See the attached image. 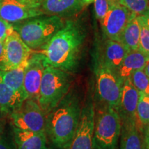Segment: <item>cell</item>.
<instances>
[{
  "instance_id": "obj_10",
  "label": "cell",
  "mask_w": 149,
  "mask_h": 149,
  "mask_svg": "<svg viewBox=\"0 0 149 149\" xmlns=\"http://www.w3.org/2000/svg\"><path fill=\"white\" fill-rule=\"evenodd\" d=\"M42 15L34 0H0V17L11 24Z\"/></svg>"
},
{
  "instance_id": "obj_12",
  "label": "cell",
  "mask_w": 149,
  "mask_h": 149,
  "mask_svg": "<svg viewBox=\"0 0 149 149\" xmlns=\"http://www.w3.org/2000/svg\"><path fill=\"white\" fill-rule=\"evenodd\" d=\"M46 66L42 54L33 51L28 59L24 71V88L28 98L37 101L38 100L43 73Z\"/></svg>"
},
{
  "instance_id": "obj_14",
  "label": "cell",
  "mask_w": 149,
  "mask_h": 149,
  "mask_svg": "<svg viewBox=\"0 0 149 149\" xmlns=\"http://www.w3.org/2000/svg\"><path fill=\"white\" fill-rule=\"evenodd\" d=\"M84 0H44L40 9L44 15L66 17L74 15L84 8Z\"/></svg>"
},
{
  "instance_id": "obj_33",
  "label": "cell",
  "mask_w": 149,
  "mask_h": 149,
  "mask_svg": "<svg viewBox=\"0 0 149 149\" xmlns=\"http://www.w3.org/2000/svg\"><path fill=\"white\" fill-rule=\"evenodd\" d=\"M3 128H4V126H3V122H1V121H0V132H1V130H2Z\"/></svg>"
},
{
  "instance_id": "obj_32",
  "label": "cell",
  "mask_w": 149,
  "mask_h": 149,
  "mask_svg": "<svg viewBox=\"0 0 149 149\" xmlns=\"http://www.w3.org/2000/svg\"><path fill=\"white\" fill-rule=\"evenodd\" d=\"M3 51V42H0V59H1V57H2Z\"/></svg>"
},
{
  "instance_id": "obj_13",
  "label": "cell",
  "mask_w": 149,
  "mask_h": 149,
  "mask_svg": "<svg viewBox=\"0 0 149 149\" xmlns=\"http://www.w3.org/2000/svg\"><path fill=\"white\" fill-rule=\"evenodd\" d=\"M128 52L120 42L104 37L96 58L118 72L120 65Z\"/></svg>"
},
{
  "instance_id": "obj_22",
  "label": "cell",
  "mask_w": 149,
  "mask_h": 149,
  "mask_svg": "<svg viewBox=\"0 0 149 149\" xmlns=\"http://www.w3.org/2000/svg\"><path fill=\"white\" fill-rule=\"evenodd\" d=\"M135 117L138 128L149 125V95L139 92Z\"/></svg>"
},
{
  "instance_id": "obj_21",
  "label": "cell",
  "mask_w": 149,
  "mask_h": 149,
  "mask_svg": "<svg viewBox=\"0 0 149 149\" xmlns=\"http://www.w3.org/2000/svg\"><path fill=\"white\" fill-rule=\"evenodd\" d=\"M139 36H140V24L138 15L132 19L123 30L118 42L122 44L128 51L138 50Z\"/></svg>"
},
{
  "instance_id": "obj_28",
  "label": "cell",
  "mask_w": 149,
  "mask_h": 149,
  "mask_svg": "<svg viewBox=\"0 0 149 149\" xmlns=\"http://www.w3.org/2000/svg\"><path fill=\"white\" fill-rule=\"evenodd\" d=\"M13 31L12 24L0 17V42L4 41L8 35Z\"/></svg>"
},
{
  "instance_id": "obj_3",
  "label": "cell",
  "mask_w": 149,
  "mask_h": 149,
  "mask_svg": "<svg viewBox=\"0 0 149 149\" xmlns=\"http://www.w3.org/2000/svg\"><path fill=\"white\" fill-rule=\"evenodd\" d=\"M66 20L56 15H42L12 24L13 29L33 51H39L64 26Z\"/></svg>"
},
{
  "instance_id": "obj_2",
  "label": "cell",
  "mask_w": 149,
  "mask_h": 149,
  "mask_svg": "<svg viewBox=\"0 0 149 149\" xmlns=\"http://www.w3.org/2000/svg\"><path fill=\"white\" fill-rule=\"evenodd\" d=\"M81 105L79 97L70 91L46 115L45 133L56 149H69L79 124Z\"/></svg>"
},
{
  "instance_id": "obj_17",
  "label": "cell",
  "mask_w": 149,
  "mask_h": 149,
  "mask_svg": "<svg viewBox=\"0 0 149 149\" xmlns=\"http://www.w3.org/2000/svg\"><path fill=\"white\" fill-rule=\"evenodd\" d=\"M120 149H144L136 120H122Z\"/></svg>"
},
{
  "instance_id": "obj_19",
  "label": "cell",
  "mask_w": 149,
  "mask_h": 149,
  "mask_svg": "<svg viewBox=\"0 0 149 149\" xmlns=\"http://www.w3.org/2000/svg\"><path fill=\"white\" fill-rule=\"evenodd\" d=\"M25 101L6 84L0 76V114L9 116Z\"/></svg>"
},
{
  "instance_id": "obj_26",
  "label": "cell",
  "mask_w": 149,
  "mask_h": 149,
  "mask_svg": "<svg viewBox=\"0 0 149 149\" xmlns=\"http://www.w3.org/2000/svg\"><path fill=\"white\" fill-rule=\"evenodd\" d=\"M96 18L100 23L107 15L108 11L113 3H117L115 0H93Z\"/></svg>"
},
{
  "instance_id": "obj_29",
  "label": "cell",
  "mask_w": 149,
  "mask_h": 149,
  "mask_svg": "<svg viewBox=\"0 0 149 149\" xmlns=\"http://www.w3.org/2000/svg\"><path fill=\"white\" fill-rule=\"evenodd\" d=\"M139 16L140 17V18L142 19V21L144 22V24H146L147 28H148L149 30V8Z\"/></svg>"
},
{
  "instance_id": "obj_9",
  "label": "cell",
  "mask_w": 149,
  "mask_h": 149,
  "mask_svg": "<svg viewBox=\"0 0 149 149\" xmlns=\"http://www.w3.org/2000/svg\"><path fill=\"white\" fill-rule=\"evenodd\" d=\"M95 117V111L90 95L81 107L79 124L69 149H95L93 144Z\"/></svg>"
},
{
  "instance_id": "obj_27",
  "label": "cell",
  "mask_w": 149,
  "mask_h": 149,
  "mask_svg": "<svg viewBox=\"0 0 149 149\" xmlns=\"http://www.w3.org/2000/svg\"><path fill=\"white\" fill-rule=\"evenodd\" d=\"M0 149H17L12 135H6L4 128L0 132Z\"/></svg>"
},
{
  "instance_id": "obj_31",
  "label": "cell",
  "mask_w": 149,
  "mask_h": 149,
  "mask_svg": "<svg viewBox=\"0 0 149 149\" xmlns=\"http://www.w3.org/2000/svg\"><path fill=\"white\" fill-rule=\"evenodd\" d=\"M144 71L146 74V75L149 77V60L147 61L146 65H145L144 68Z\"/></svg>"
},
{
  "instance_id": "obj_30",
  "label": "cell",
  "mask_w": 149,
  "mask_h": 149,
  "mask_svg": "<svg viewBox=\"0 0 149 149\" xmlns=\"http://www.w3.org/2000/svg\"><path fill=\"white\" fill-rule=\"evenodd\" d=\"M144 145L146 149H149V125L144 128Z\"/></svg>"
},
{
  "instance_id": "obj_24",
  "label": "cell",
  "mask_w": 149,
  "mask_h": 149,
  "mask_svg": "<svg viewBox=\"0 0 149 149\" xmlns=\"http://www.w3.org/2000/svg\"><path fill=\"white\" fill-rule=\"evenodd\" d=\"M117 3L124 6L128 10L140 15L149 8V0H115Z\"/></svg>"
},
{
  "instance_id": "obj_5",
  "label": "cell",
  "mask_w": 149,
  "mask_h": 149,
  "mask_svg": "<svg viewBox=\"0 0 149 149\" xmlns=\"http://www.w3.org/2000/svg\"><path fill=\"white\" fill-rule=\"evenodd\" d=\"M122 120L116 109L105 107L95 117V149H115L120 139Z\"/></svg>"
},
{
  "instance_id": "obj_7",
  "label": "cell",
  "mask_w": 149,
  "mask_h": 149,
  "mask_svg": "<svg viewBox=\"0 0 149 149\" xmlns=\"http://www.w3.org/2000/svg\"><path fill=\"white\" fill-rule=\"evenodd\" d=\"M11 125L35 133H46V114L37 100L28 98L9 115Z\"/></svg>"
},
{
  "instance_id": "obj_15",
  "label": "cell",
  "mask_w": 149,
  "mask_h": 149,
  "mask_svg": "<svg viewBox=\"0 0 149 149\" xmlns=\"http://www.w3.org/2000/svg\"><path fill=\"white\" fill-rule=\"evenodd\" d=\"M139 97V92L128 77L124 81L119 104L118 111L121 120L127 119L136 120V109Z\"/></svg>"
},
{
  "instance_id": "obj_20",
  "label": "cell",
  "mask_w": 149,
  "mask_h": 149,
  "mask_svg": "<svg viewBox=\"0 0 149 149\" xmlns=\"http://www.w3.org/2000/svg\"><path fill=\"white\" fill-rule=\"evenodd\" d=\"M26 64L27 62L13 69L0 70V76L3 81L24 100L28 99L24 83V71Z\"/></svg>"
},
{
  "instance_id": "obj_35",
  "label": "cell",
  "mask_w": 149,
  "mask_h": 149,
  "mask_svg": "<svg viewBox=\"0 0 149 149\" xmlns=\"http://www.w3.org/2000/svg\"><path fill=\"white\" fill-rule=\"evenodd\" d=\"M34 1H36V2L40 3V4H41V3H42L43 1H44V0H34Z\"/></svg>"
},
{
  "instance_id": "obj_34",
  "label": "cell",
  "mask_w": 149,
  "mask_h": 149,
  "mask_svg": "<svg viewBox=\"0 0 149 149\" xmlns=\"http://www.w3.org/2000/svg\"><path fill=\"white\" fill-rule=\"evenodd\" d=\"M84 1L86 3V4H88V3L93 2V0H84Z\"/></svg>"
},
{
  "instance_id": "obj_23",
  "label": "cell",
  "mask_w": 149,
  "mask_h": 149,
  "mask_svg": "<svg viewBox=\"0 0 149 149\" xmlns=\"http://www.w3.org/2000/svg\"><path fill=\"white\" fill-rule=\"evenodd\" d=\"M133 85L139 92L149 95V77L144 71V69L134 71L130 76Z\"/></svg>"
},
{
  "instance_id": "obj_8",
  "label": "cell",
  "mask_w": 149,
  "mask_h": 149,
  "mask_svg": "<svg viewBox=\"0 0 149 149\" xmlns=\"http://www.w3.org/2000/svg\"><path fill=\"white\" fill-rule=\"evenodd\" d=\"M33 52L14 30L3 41V55L0 59V70L15 68L27 62Z\"/></svg>"
},
{
  "instance_id": "obj_1",
  "label": "cell",
  "mask_w": 149,
  "mask_h": 149,
  "mask_svg": "<svg viewBox=\"0 0 149 149\" xmlns=\"http://www.w3.org/2000/svg\"><path fill=\"white\" fill-rule=\"evenodd\" d=\"M86 37L84 28L77 20H66L64 26L39 52L46 66L68 73L77 70Z\"/></svg>"
},
{
  "instance_id": "obj_6",
  "label": "cell",
  "mask_w": 149,
  "mask_h": 149,
  "mask_svg": "<svg viewBox=\"0 0 149 149\" xmlns=\"http://www.w3.org/2000/svg\"><path fill=\"white\" fill-rule=\"evenodd\" d=\"M95 72L96 91L100 101L105 104V107H112L117 111L124 81L118 72L97 58L95 59Z\"/></svg>"
},
{
  "instance_id": "obj_16",
  "label": "cell",
  "mask_w": 149,
  "mask_h": 149,
  "mask_svg": "<svg viewBox=\"0 0 149 149\" xmlns=\"http://www.w3.org/2000/svg\"><path fill=\"white\" fill-rule=\"evenodd\" d=\"M11 135L17 149H49L46 133H35L11 125Z\"/></svg>"
},
{
  "instance_id": "obj_18",
  "label": "cell",
  "mask_w": 149,
  "mask_h": 149,
  "mask_svg": "<svg viewBox=\"0 0 149 149\" xmlns=\"http://www.w3.org/2000/svg\"><path fill=\"white\" fill-rule=\"evenodd\" d=\"M149 58L139 50L128 51L118 70V74L123 81L130 77L134 71L144 69Z\"/></svg>"
},
{
  "instance_id": "obj_25",
  "label": "cell",
  "mask_w": 149,
  "mask_h": 149,
  "mask_svg": "<svg viewBox=\"0 0 149 149\" xmlns=\"http://www.w3.org/2000/svg\"><path fill=\"white\" fill-rule=\"evenodd\" d=\"M140 24V36L138 50L149 58V30L138 15Z\"/></svg>"
},
{
  "instance_id": "obj_11",
  "label": "cell",
  "mask_w": 149,
  "mask_h": 149,
  "mask_svg": "<svg viewBox=\"0 0 149 149\" xmlns=\"http://www.w3.org/2000/svg\"><path fill=\"white\" fill-rule=\"evenodd\" d=\"M137 15L124 6L117 3H113L100 23L104 37L118 41L126 24Z\"/></svg>"
},
{
  "instance_id": "obj_4",
  "label": "cell",
  "mask_w": 149,
  "mask_h": 149,
  "mask_svg": "<svg viewBox=\"0 0 149 149\" xmlns=\"http://www.w3.org/2000/svg\"><path fill=\"white\" fill-rule=\"evenodd\" d=\"M70 86V73L54 67H46L37 100L46 115L68 94Z\"/></svg>"
}]
</instances>
